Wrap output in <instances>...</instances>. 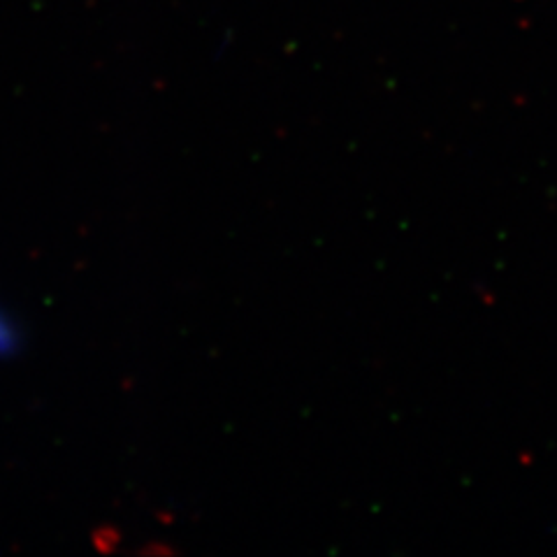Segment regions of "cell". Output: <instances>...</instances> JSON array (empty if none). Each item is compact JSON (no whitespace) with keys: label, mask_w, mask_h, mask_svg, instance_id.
<instances>
[{"label":"cell","mask_w":557,"mask_h":557,"mask_svg":"<svg viewBox=\"0 0 557 557\" xmlns=\"http://www.w3.org/2000/svg\"><path fill=\"white\" fill-rule=\"evenodd\" d=\"M20 344H22V335L20 330H16V323L3 309H0V358L14 356L20 351Z\"/></svg>","instance_id":"6da1fadb"}]
</instances>
